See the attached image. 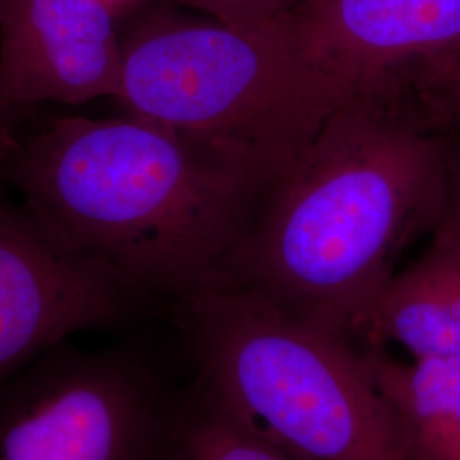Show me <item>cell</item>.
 Returning <instances> with one entry per match:
<instances>
[{"mask_svg":"<svg viewBox=\"0 0 460 460\" xmlns=\"http://www.w3.org/2000/svg\"><path fill=\"white\" fill-rule=\"evenodd\" d=\"M266 191L218 277L367 345L399 256L444 218L448 142L355 96Z\"/></svg>","mask_w":460,"mask_h":460,"instance_id":"obj_1","label":"cell"},{"mask_svg":"<svg viewBox=\"0 0 460 460\" xmlns=\"http://www.w3.org/2000/svg\"><path fill=\"white\" fill-rule=\"evenodd\" d=\"M21 203L130 285L180 302L217 279L261 190L212 150L135 116L55 118L0 150Z\"/></svg>","mask_w":460,"mask_h":460,"instance_id":"obj_2","label":"cell"},{"mask_svg":"<svg viewBox=\"0 0 460 460\" xmlns=\"http://www.w3.org/2000/svg\"><path fill=\"white\" fill-rule=\"evenodd\" d=\"M195 394L294 460H404L365 345L232 279L178 302Z\"/></svg>","mask_w":460,"mask_h":460,"instance_id":"obj_3","label":"cell"},{"mask_svg":"<svg viewBox=\"0 0 460 460\" xmlns=\"http://www.w3.org/2000/svg\"><path fill=\"white\" fill-rule=\"evenodd\" d=\"M116 99L212 150L261 191L351 96L314 68L287 19L254 26L150 14L121 36Z\"/></svg>","mask_w":460,"mask_h":460,"instance_id":"obj_4","label":"cell"},{"mask_svg":"<svg viewBox=\"0 0 460 460\" xmlns=\"http://www.w3.org/2000/svg\"><path fill=\"white\" fill-rule=\"evenodd\" d=\"M180 404L123 348H51L0 385V460H169Z\"/></svg>","mask_w":460,"mask_h":460,"instance_id":"obj_5","label":"cell"},{"mask_svg":"<svg viewBox=\"0 0 460 460\" xmlns=\"http://www.w3.org/2000/svg\"><path fill=\"white\" fill-rule=\"evenodd\" d=\"M138 296L22 203L0 199V385L74 334L118 324Z\"/></svg>","mask_w":460,"mask_h":460,"instance_id":"obj_6","label":"cell"},{"mask_svg":"<svg viewBox=\"0 0 460 460\" xmlns=\"http://www.w3.org/2000/svg\"><path fill=\"white\" fill-rule=\"evenodd\" d=\"M121 34L108 0H0V148L13 116L119 93Z\"/></svg>","mask_w":460,"mask_h":460,"instance_id":"obj_7","label":"cell"},{"mask_svg":"<svg viewBox=\"0 0 460 460\" xmlns=\"http://www.w3.org/2000/svg\"><path fill=\"white\" fill-rule=\"evenodd\" d=\"M307 62L355 96H387L460 51V0H307L287 17Z\"/></svg>","mask_w":460,"mask_h":460,"instance_id":"obj_8","label":"cell"},{"mask_svg":"<svg viewBox=\"0 0 460 460\" xmlns=\"http://www.w3.org/2000/svg\"><path fill=\"white\" fill-rule=\"evenodd\" d=\"M387 343L411 358H460V229L445 217L380 296L367 345Z\"/></svg>","mask_w":460,"mask_h":460,"instance_id":"obj_9","label":"cell"},{"mask_svg":"<svg viewBox=\"0 0 460 460\" xmlns=\"http://www.w3.org/2000/svg\"><path fill=\"white\" fill-rule=\"evenodd\" d=\"M363 353L394 414L404 460H460V358L402 362L376 345Z\"/></svg>","mask_w":460,"mask_h":460,"instance_id":"obj_10","label":"cell"},{"mask_svg":"<svg viewBox=\"0 0 460 460\" xmlns=\"http://www.w3.org/2000/svg\"><path fill=\"white\" fill-rule=\"evenodd\" d=\"M169 460H294L199 395L180 404Z\"/></svg>","mask_w":460,"mask_h":460,"instance_id":"obj_11","label":"cell"},{"mask_svg":"<svg viewBox=\"0 0 460 460\" xmlns=\"http://www.w3.org/2000/svg\"><path fill=\"white\" fill-rule=\"evenodd\" d=\"M391 101L428 132L460 135V51L404 75Z\"/></svg>","mask_w":460,"mask_h":460,"instance_id":"obj_12","label":"cell"},{"mask_svg":"<svg viewBox=\"0 0 460 460\" xmlns=\"http://www.w3.org/2000/svg\"><path fill=\"white\" fill-rule=\"evenodd\" d=\"M184 5L230 26H254L287 19L307 0H181Z\"/></svg>","mask_w":460,"mask_h":460,"instance_id":"obj_13","label":"cell"},{"mask_svg":"<svg viewBox=\"0 0 460 460\" xmlns=\"http://www.w3.org/2000/svg\"><path fill=\"white\" fill-rule=\"evenodd\" d=\"M445 218L460 229V147L452 148L448 142V191Z\"/></svg>","mask_w":460,"mask_h":460,"instance_id":"obj_14","label":"cell"},{"mask_svg":"<svg viewBox=\"0 0 460 460\" xmlns=\"http://www.w3.org/2000/svg\"><path fill=\"white\" fill-rule=\"evenodd\" d=\"M108 2H111V4H113V2H116V0H108Z\"/></svg>","mask_w":460,"mask_h":460,"instance_id":"obj_15","label":"cell"}]
</instances>
